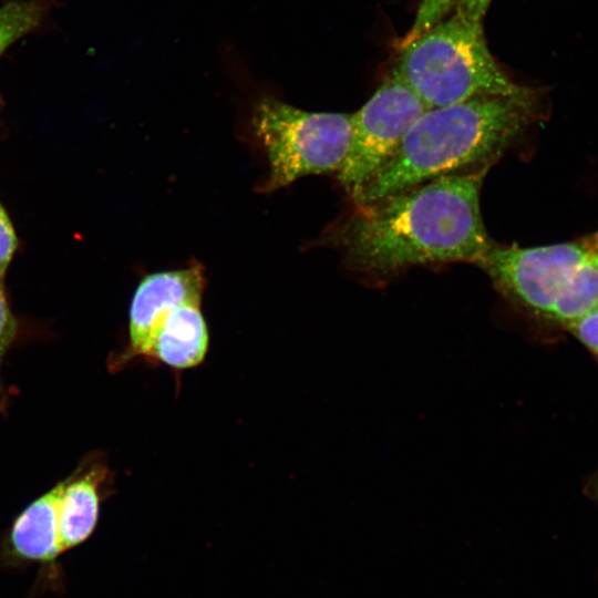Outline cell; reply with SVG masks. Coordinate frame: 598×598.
<instances>
[{"instance_id":"1","label":"cell","mask_w":598,"mask_h":598,"mask_svg":"<svg viewBox=\"0 0 598 598\" xmlns=\"http://www.w3.org/2000/svg\"><path fill=\"white\" fill-rule=\"evenodd\" d=\"M488 168L441 176L355 206L334 231L347 267L385 279L427 264H476L493 245L481 210Z\"/></svg>"},{"instance_id":"2","label":"cell","mask_w":598,"mask_h":598,"mask_svg":"<svg viewBox=\"0 0 598 598\" xmlns=\"http://www.w3.org/2000/svg\"><path fill=\"white\" fill-rule=\"evenodd\" d=\"M537 110L532 90L429 109L354 205H367L441 176L491 166L532 124Z\"/></svg>"},{"instance_id":"3","label":"cell","mask_w":598,"mask_h":598,"mask_svg":"<svg viewBox=\"0 0 598 598\" xmlns=\"http://www.w3.org/2000/svg\"><path fill=\"white\" fill-rule=\"evenodd\" d=\"M475 265L508 301L542 322L566 329L598 307V230L533 247L493 243Z\"/></svg>"},{"instance_id":"4","label":"cell","mask_w":598,"mask_h":598,"mask_svg":"<svg viewBox=\"0 0 598 598\" xmlns=\"http://www.w3.org/2000/svg\"><path fill=\"white\" fill-rule=\"evenodd\" d=\"M399 49L393 70L430 109L529 91L513 82L493 58L482 21L456 11Z\"/></svg>"},{"instance_id":"5","label":"cell","mask_w":598,"mask_h":598,"mask_svg":"<svg viewBox=\"0 0 598 598\" xmlns=\"http://www.w3.org/2000/svg\"><path fill=\"white\" fill-rule=\"evenodd\" d=\"M251 124L269 164L265 192L308 175L337 174L351 141V114L309 112L270 97L258 102Z\"/></svg>"},{"instance_id":"6","label":"cell","mask_w":598,"mask_h":598,"mask_svg":"<svg viewBox=\"0 0 598 598\" xmlns=\"http://www.w3.org/2000/svg\"><path fill=\"white\" fill-rule=\"evenodd\" d=\"M429 109L392 70L374 94L351 114L350 146L337 178L353 200Z\"/></svg>"},{"instance_id":"7","label":"cell","mask_w":598,"mask_h":598,"mask_svg":"<svg viewBox=\"0 0 598 598\" xmlns=\"http://www.w3.org/2000/svg\"><path fill=\"white\" fill-rule=\"evenodd\" d=\"M61 483L27 506L0 540V570L20 571L39 566L34 592H61Z\"/></svg>"},{"instance_id":"8","label":"cell","mask_w":598,"mask_h":598,"mask_svg":"<svg viewBox=\"0 0 598 598\" xmlns=\"http://www.w3.org/2000/svg\"><path fill=\"white\" fill-rule=\"evenodd\" d=\"M204 275L200 266L165 270L145 276L135 289L130 307L128 357H150L155 334L175 308L200 302Z\"/></svg>"},{"instance_id":"9","label":"cell","mask_w":598,"mask_h":598,"mask_svg":"<svg viewBox=\"0 0 598 598\" xmlns=\"http://www.w3.org/2000/svg\"><path fill=\"white\" fill-rule=\"evenodd\" d=\"M208 342L200 302H188L165 317L155 334L150 357L175 369H189L204 361Z\"/></svg>"},{"instance_id":"10","label":"cell","mask_w":598,"mask_h":598,"mask_svg":"<svg viewBox=\"0 0 598 598\" xmlns=\"http://www.w3.org/2000/svg\"><path fill=\"white\" fill-rule=\"evenodd\" d=\"M106 467L95 463L61 482V543L64 554L86 542L100 514V486Z\"/></svg>"},{"instance_id":"11","label":"cell","mask_w":598,"mask_h":598,"mask_svg":"<svg viewBox=\"0 0 598 598\" xmlns=\"http://www.w3.org/2000/svg\"><path fill=\"white\" fill-rule=\"evenodd\" d=\"M44 13L39 0L12 1L0 8V55L14 41L35 29Z\"/></svg>"},{"instance_id":"12","label":"cell","mask_w":598,"mask_h":598,"mask_svg":"<svg viewBox=\"0 0 598 598\" xmlns=\"http://www.w3.org/2000/svg\"><path fill=\"white\" fill-rule=\"evenodd\" d=\"M460 0H421L410 31L400 42L399 48L410 43L416 37L445 19Z\"/></svg>"},{"instance_id":"13","label":"cell","mask_w":598,"mask_h":598,"mask_svg":"<svg viewBox=\"0 0 598 598\" xmlns=\"http://www.w3.org/2000/svg\"><path fill=\"white\" fill-rule=\"evenodd\" d=\"M566 330L598 358V307L570 323Z\"/></svg>"},{"instance_id":"14","label":"cell","mask_w":598,"mask_h":598,"mask_svg":"<svg viewBox=\"0 0 598 598\" xmlns=\"http://www.w3.org/2000/svg\"><path fill=\"white\" fill-rule=\"evenodd\" d=\"M17 247V237L4 209L0 205V274L3 275Z\"/></svg>"},{"instance_id":"15","label":"cell","mask_w":598,"mask_h":598,"mask_svg":"<svg viewBox=\"0 0 598 598\" xmlns=\"http://www.w3.org/2000/svg\"><path fill=\"white\" fill-rule=\"evenodd\" d=\"M16 326L11 311L8 307L3 291L0 288V363L1 359L11 342ZM2 388L0 383V403L2 401Z\"/></svg>"},{"instance_id":"16","label":"cell","mask_w":598,"mask_h":598,"mask_svg":"<svg viewBox=\"0 0 598 598\" xmlns=\"http://www.w3.org/2000/svg\"><path fill=\"white\" fill-rule=\"evenodd\" d=\"M492 0H460L456 12L473 21H482Z\"/></svg>"},{"instance_id":"17","label":"cell","mask_w":598,"mask_h":598,"mask_svg":"<svg viewBox=\"0 0 598 598\" xmlns=\"http://www.w3.org/2000/svg\"><path fill=\"white\" fill-rule=\"evenodd\" d=\"M587 491L589 496L594 498L598 503V473L594 475V477L589 481Z\"/></svg>"},{"instance_id":"18","label":"cell","mask_w":598,"mask_h":598,"mask_svg":"<svg viewBox=\"0 0 598 598\" xmlns=\"http://www.w3.org/2000/svg\"><path fill=\"white\" fill-rule=\"evenodd\" d=\"M1 276H2V275L0 274V278H1Z\"/></svg>"}]
</instances>
